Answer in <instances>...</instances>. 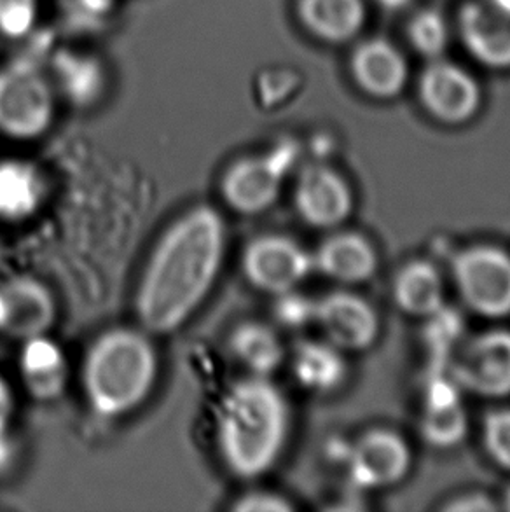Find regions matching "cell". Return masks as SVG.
<instances>
[{
    "mask_svg": "<svg viewBox=\"0 0 510 512\" xmlns=\"http://www.w3.org/2000/svg\"><path fill=\"white\" fill-rule=\"evenodd\" d=\"M226 254V224L210 205L177 217L159 236L138 282L135 310L149 334L184 326L214 289Z\"/></svg>",
    "mask_w": 510,
    "mask_h": 512,
    "instance_id": "obj_1",
    "label": "cell"
},
{
    "mask_svg": "<svg viewBox=\"0 0 510 512\" xmlns=\"http://www.w3.org/2000/svg\"><path fill=\"white\" fill-rule=\"evenodd\" d=\"M290 430L289 402L268 376L235 381L215 415L222 464L235 478H261L282 457Z\"/></svg>",
    "mask_w": 510,
    "mask_h": 512,
    "instance_id": "obj_2",
    "label": "cell"
},
{
    "mask_svg": "<svg viewBox=\"0 0 510 512\" xmlns=\"http://www.w3.org/2000/svg\"><path fill=\"white\" fill-rule=\"evenodd\" d=\"M159 357L144 329L112 327L91 343L81 367L84 397L95 415L119 418L156 387Z\"/></svg>",
    "mask_w": 510,
    "mask_h": 512,
    "instance_id": "obj_3",
    "label": "cell"
},
{
    "mask_svg": "<svg viewBox=\"0 0 510 512\" xmlns=\"http://www.w3.org/2000/svg\"><path fill=\"white\" fill-rule=\"evenodd\" d=\"M55 95L37 63L18 60L0 69V133L34 140L53 125Z\"/></svg>",
    "mask_w": 510,
    "mask_h": 512,
    "instance_id": "obj_4",
    "label": "cell"
},
{
    "mask_svg": "<svg viewBox=\"0 0 510 512\" xmlns=\"http://www.w3.org/2000/svg\"><path fill=\"white\" fill-rule=\"evenodd\" d=\"M297 149L280 144L271 151L233 161L221 179L226 205L242 215H257L275 205L282 193L283 180L296 161Z\"/></svg>",
    "mask_w": 510,
    "mask_h": 512,
    "instance_id": "obj_5",
    "label": "cell"
},
{
    "mask_svg": "<svg viewBox=\"0 0 510 512\" xmlns=\"http://www.w3.org/2000/svg\"><path fill=\"white\" fill-rule=\"evenodd\" d=\"M456 289L472 312L502 319L510 315V256L493 245L460 250L451 263Z\"/></svg>",
    "mask_w": 510,
    "mask_h": 512,
    "instance_id": "obj_6",
    "label": "cell"
},
{
    "mask_svg": "<svg viewBox=\"0 0 510 512\" xmlns=\"http://www.w3.org/2000/svg\"><path fill=\"white\" fill-rule=\"evenodd\" d=\"M313 270V256L290 236H255L243 249L242 271L247 282L273 296L294 291Z\"/></svg>",
    "mask_w": 510,
    "mask_h": 512,
    "instance_id": "obj_7",
    "label": "cell"
},
{
    "mask_svg": "<svg viewBox=\"0 0 510 512\" xmlns=\"http://www.w3.org/2000/svg\"><path fill=\"white\" fill-rule=\"evenodd\" d=\"M451 374L472 394L510 395V331L493 329L465 341L453 357Z\"/></svg>",
    "mask_w": 510,
    "mask_h": 512,
    "instance_id": "obj_8",
    "label": "cell"
},
{
    "mask_svg": "<svg viewBox=\"0 0 510 512\" xmlns=\"http://www.w3.org/2000/svg\"><path fill=\"white\" fill-rule=\"evenodd\" d=\"M411 464L409 444L388 429L367 430L353 444L348 457L350 479L364 490L397 485L409 474Z\"/></svg>",
    "mask_w": 510,
    "mask_h": 512,
    "instance_id": "obj_9",
    "label": "cell"
},
{
    "mask_svg": "<svg viewBox=\"0 0 510 512\" xmlns=\"http://www.w3.org/2000/svg\"><path fill=\"white\" fill-rule=\"evenodd\" d=\"M55 322V296L41 280L14 275L0 282V333L25 341L48 333Z\"/></svg>",
    "mask_w": 510,
    "mask_h": 512,
    "instance_id": "obj_10",
    "label": "cell"
},
{
    "mask_svg": "<svg viewBox=\"0 0 510 512\" xmlns=\"http://www.w3.org/2000/svg\"><path fill=\"white\" fill-rule=\"evenodd\" d=\"M315 322L339 350H366L380 336V315L367 299L353 292H331L315 301Z\"/></svg>",
    "mask_w": 510,
    "mask_h": 512,
    "instance_id": "obj_11",
    "label": "cell"
},
{
    "mask_svg": "<svg viewBox=\"0 0 510 512\" xmlns=\"http://www.w3.org/2000/svg\"><path fill=\"white\" fill-rule=\"evenodd\" d=\"M294 205L299 217L313 228H336L352 215V187L336 170L311 165L297 179Z\"/></svg>",
    "mask_w": 510,
    "mask_h": 512,
    "instance_id": "obj_12",
    "label": "cell"
},
{
    "mask_svg": "<svg viewBox=\"0 0 510 512\" xmlns=\"http://www.w3.org/2000/svg\"><path fill=\"white\" fill-rule=\"evenodd\" d=\"M420 97L427 111L448 125L469 121L481 104L474 77L455 63L435 62L423 72Z\"/></svg>",
    "mask_w": 510,
    "mask_h": 512,
    "instance_id": "obj_13",
    "label": "cell"
},
{
    "mask_svg": "<svg viewBox=\"0 0 510 512\" xmlns=\"http://www.w3.org/2000/svg\"><path fill=\"white\" fill-rule=\"evenodd\" d=\"M463 42L479 62L510 67V11L493 0H476L460 14Z\"/></svg>",
    "mask_w": 510,
    "mask_h": 512,
    "instance_id": "obj_14",
    "label": "cell"
},
{
    "mask_svg": "<svg viewBox=\"0 0 510 512\" xmlns=\"http://www.w3.org/2000/svg\"><path fill=\"white\" fill-rule=\"evenodd\" d=\"M56 88L76 109H91L107 93V70L97 55L79 49H56L51 56Z\"/></svg>",
    "mask_w": 510,
    "mask_h": 512,
    "instance_id": "obj_15",
    "label": "cell"
},
{
    "mask_svg": "<svg viewBox=\"0 0 510 512\" xmlns=\"http://www.w3.org/2000/svg\"><path fill=\"white\" fill-rule=\"evenodd\" d=\"M378 254L366 236L341 231L327 236L313 254V268L341 284H362L378 270Z\"/></svg>",
    "mask_w": 510,
    "mask_h": 512,
    "instance_id": "obj_16",
    "label": "cell"
},
{
    "mask_svg": "<svg viewBox=\"0 0 510 512\" xmlns=\"http://www.w3.org/2000/svg\"><path fill=\"white\" fill-rule=\"evenodd\" d=\"M18 366L23 387L35 401L51 402L62 397L69 383V362L56 341L46 334L23 341Z\"/></svg>",
    "mask_w": 510,
    "mask_h": 512,
    "instance_id": "obj_17",
    "label": "cell"
},
{
    "mask_svg": "<svg viewBox=\"0 0 510 512\" xmlns=\"http://www.w3.org/2000/svg\"><path fill=\"white\" fill-rule=\"evenodd\" d=\"M46 180L32 161L20 158L0 160V219L27 221L42 207Z\"/></svg>",
    "mask_w": 510,
    "mask_h": 512,
    "instance_id": "obj_18",
    "label": "cell"
},
{
    "mask_svg": "<svg viewBox=\"0 0 510 512\" xmlns=\"http://www.w3.org/2000/svg\"><path fill=\"white\" fill-rule=\"evenodd\" d=\"M357 83L374 97H397L407 83V63L390 42L373 39L360 44L353 55Z\"/></svg>",
    "mask_w": 510,
    "mask_h": 512,
    "instance_id": "obj_19",
    "label": "cell"
},
{
    "mask_svg": "<svg viewBox=\"0 0 510 512\" xmlns=\"http://www.w3.org/2000/svg\"><path fill=\"white\" fill-rule=\"evenodd\" d=\"M393 299L402 312L428 319L444 306V280L434 264L411 261L393 278Z\"/></svg>",
    "mask_w": 510,
    "mask_h": 512,
    "instance_id": "obj_20",
    "label": "cell"
},
{
    "mask_svg": "<svg viewBox=\"0 0 510 512\" xmlns=\"http://www.w3.org/2000/svg\"><path fill=\"white\" fill-rule=\"evenodd\" d=\"M345 359L329 341H301L292 355V373L297 383L317 394H329L345 381Z\"/></svg>",
    "mask_w": 510,
    "mask_h": 512,
    "instance_id": "obj_21",
    "label": "cell"
},
{
    "mask_svg": "<svg viewBox=\"0 0 510 512\" xmlns=\"http://www.w3.org/2000/svg\"><path fill=\"white\" fill-rule=\"evenodd\" d=\"M297 11L311 34L331 42L352 39L366 18L362 0H299Z\"/></svg>",
    "mask_w": 510,
    "mask_h": 512,
    "instance_id": "obj_22",
    "label": "cell"
},
{
    "mask_svg": "<svg viewBox=\"0 0 510 512\" xmlns=\"http://www.w3.org/2000/svg\"><path fill=\"white\" fill-rule=\"evenodd\" d=\"M229 350L255 376L275 373L285 360V348L278 333L257 320L242 322L231 331Z\"/></svg>",
    "mask_w": 510,
    "mask_h": 512,
    "instance_id": "obj_23",
    "label": "cell"
},
{
    "mask_svg": "<svg viewBox=\"0 0 510 512\" xmlns=\"http://www.w3.org/2000/svg\"><path fill=\"white\" fill-rule=\"evenodd\" d=\"M421 436L435 448H453L469 432V420L460 401L425 406L421 416Z\"/></svg>",
    "mask_w": 510,
    "mask_h": 512,
    "instance_id": "obj_24",
    "label": "cell"
},
{
    "mask_svg": "<svg viewBox=\"0 0 510 512\" xmlns=\"http://www.w3.org/2000/svg\"><path fill=\"white\" fill-rule=\"evenodd\" d=\"M409 34H411L414 48L421 51L423 55L439 56L448 46V23L437 11H423L418 16H414Z\"/></svg>",
    "mask_w": 510,
    "mask_h": 512,
    "instance_id": "obj_25",
    "label": "cell"
},
{
    "mask_svg": "<svg viewBox=\"0 0 510 512\" xmlns=\"http://www.w3.org/2000/svg\"><path fill=\"white\" fill-rule=\"evenodd\" d=\"M483 443L491 460L510 471V409H495L484 416Z\"/></svg>",
    "mask_w": 510,
    "mask_h": 512,
    "instance_id": "obj_26",
    "label": "cell"
},
{
    "mask_svg": "<svg viewBox=\"0 0 510 512\" xmlns=\"http://www.w3.org/2000/svg\"><path fill=\"white\" fill-rule=\"evenodd\" d=\"M39 14L37 0H0V35L23 39L34 30Z\"/></svg>",
    "mask_w": 510,
    "mask_h": 512,
    "instance_id": "obj_27",
    "label": "cell"
},
{
    "mask_svg": "<svg viewBox=\"0 0 510 512\" xmlns=\"http://www.w3.org/2000/svg\"><path fill=\"white\" fill-rule=\"evenodd\" d=\"M273 317L283 327L301 329L315 322V301L294 291L282 292L276 296Z\"/></svg>",
    "mask_w": 510,
    "mask_h": 512,
    "instance_id": "obj_28",
    "label": "cell"
},
{
    "mask_svg": "<svg viewBox=\"0 0 510 512\" xmlns=\"http://www.w3.org/2000/svg\"><path fill=\"white\" fill-rule=\"evenodd\" d=\"M231 509L236 512H289L294 506L276 493L249 492L236 500Z\"/></svg>",
    "mask_w": 510,
    "mask_h": 512,
    "instance_id": "obj_29",
    "label": "cell"
},
{
    "mask_svg": "<svg viewBox=\"0 0 510 512\" xmlns=\"http://www.w3.org/2000/svg\"><path fill=\"white\" fill-rule=\"evenodd\" d=\"M118 0H69L70 20L97 25L114 11Z\"/></svg>",
    "mask_w": 510,
    "mask_h": 512,
    "instance_id": "obj_30",
    "label": "cell"
},
{
    "mask_svg": "<svg viewBox=\"0 0 510 512\" xmlns=\"http://www.w3.org/2000/svg\"><path fill=\"white\" fill-rule=\"evenodd\" d=\"M290 86L292 79H285L278 72H266L257 81V95L264 107H273L289 95Z\"/></svg>",
    "mask_w": 510,
    "mask_h": 512,
    "instance_id": "obj_31",
    "label": "cell"
},
{
    "mask_svg": "<svg viewBox=\"0 0 510 512\" xmlns=\"http://www.w3.org/2000/svg\"><path fill=\"white\" fill-rule=\"evenodd\" d=\"M497 509V504L484 493H469L444 506V511L453 512H488L497 511Z\"/></svg>",
    "mask_w": 510,
    "mask_h": 512,
    "instance_id": "obj_32",
    "label": "cell"
},
{
    "mask_svg": "<svg viewBox=\"0 0 510 512\" xmlns=\"http://www.w3.org/2000/svg\"><path fill=\"white\" fill-rule=\"evenodd\" d=\"M16 460H18V444L7 434V430H4L0 432V478L13 471Z\"/></svg>",
    "mask_w": 510,
    "mask_h": 512,
    "instance_id": "obj_33",
    "label": "cell"
},
{
    "mask_svg": "<svg viewBox=\"0 0 510 512\" xmlns=\"http://www.w3.org/2000/svg\"><path fill=\"white\" fill-rule=\"evenodd\" d=\"M14 413V395L6 378L0 374V432L9 429Z\"/></svg>",
    "mask_w": 510,
    "mask_h": 512,
    "instance_id": "obj_34",
    "label": "cell"
},
{
    "mask_svg": "<svg viewBox=\"0 0 510 512\" xmlns=\"http://www.w3.org/2000/svg\"><path fill=\"white\" fill-rule=\"evenodd\" d=\"M381 6H385L386 9H400V7L406 6L411 0H378Z\"/></svg>",
    "mask_w": 510,
    "mask_h": 512,
    "instance_id": "obj_35",
    "label": "cell"
},
{
    "mask_svg": "<svg viewBox=\"0 0 510 512\" xmlns=\"http://www.w3.org/2000/svg\"><path fill=\"white\" fill-rule=\"evenodd\" d=\"M504 509L505 511H510V486L507 488V490H505Z\"/></svg>",
    "mask_w": 510,
    "mask_h": 512,
    "instance_id": "obj_36",
    "label": "cell"
},
{
    "mask_svg": "<svg viewBox=\"0 0 510 512\" xmlns=\"http://www.w3.org/2000/svg\"><path fill=\"white\" fill-rule=\"evenodd\" d=\"M497 6L504 7V9H509L510 11V0H493Z\"/></svg>",
    "mask_w": 510,
    "mask_h": 512,
    "instance_id": "obj_37",
    "label": "cell"
},
{
    "mask_svg": "<svg viewBox=\"0 0 510 512\" xmlns=\"http://www.w3.org/2000/svg\"><path fill=\"white\" fill-rule=\"evenodd\" d=\"M2 261H4V252H2V245H0V266H2Z\"/></svg>",
    "mask_w": 510,
    "mask_h": 512,
    "instance_id": "obj_38",
    "label": "cell"
}]
</instances>
